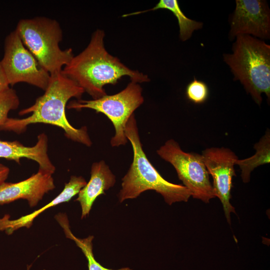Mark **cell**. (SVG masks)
Returning <instances> with one entry per match:
<instances>
[{"label":"cell","mask_w":270,"mask_h":270,"mask_svg":"<svg viewBox=\"0 0 270 270\" xmlns=\"http://www.w3.org/2000/svg\"><path fill=\"white\" fill-rule=\"evenodd\" d=\"M104 36L103 30L94 31L87 46L74 56L62 70L93 100L106 95L104 86L116 84L124 76H128L132 82L138 84L150 80L148 75L129 68L109 54L104 47Z\"/></svg>","instance_id":"obj_1"},{"label":"cell","mask_w":270,"mask_h":270,"mask_svg":"<svg viewBox=\"0 0 270 270\" xmlns=\"http://www.w3.org/2000/svg\"><path fill=\"white\" fill-rule=\"evenodd\" d=\"M44 92L32 106L19 112L20 116L31 113L30 116L22 119L8 118L0 126V130L20 134L25 131L30 124H50L63 129L68 138L88 146H91L92 142L87 128H74L68 121L66 114L68 100L72 98L80 99L84 92L83 88L61 72L50 74L49 84Z\"/></svg>","instance_id":"obj_2"},{"label":"cell","mask_w":270,"mask_h":270,"mask_svg":"<svg viewBox=\"0 0 270 270\" xmlns=\"http://www.w3.org/2000/svg\"><path fill=\"white\" fill-rule=\"evenodd\" d=\"M125 134L132 146L133 160L122 180V188L118 194L119 202L136 198L148 190L160 194L169 205L188 201L192 195L190 190L184 186L166 180L148 158L142 148L134 114L126 122Z\"/></svg>","instance_id":"obj_3"},{"label":"cell","mask_w":270,"mask_h":270,"mask_svg":"<svg viewBox=\"0 0 270 270\" xmlns=\"http://www.w3.org/2000/svg\"><path fill=\"white\" fill-rule=\"evenodd\" d=\"M236 80H239L255 102L260 105L262 94L270 98V46L250 35L236 36L233 53L224 56Z\"/></svg>","instance_id":"obj_4"},{"label":"cell","mask_w":270,"mask_h":270,"mask_svg":"<svg viewBox=\"0 0 270 270\" xmlns=\"http://www.w3.org/2000/svg\"><path fill=\"white\" fill-rule=\"evenodd\" d=\"M26 48L50 74L60 72L74 55L60 48L62 31L55 20L38 16L20 20L15 30Z\"/></svg>","instance_id":"obj_5"},{"label":"cell","mask_w":270,"mask_h":270,"mask_svg":"<svg viewBox=\"0 0 270 270\" xmlns=\"http://www.w3.org/2000/svg\"><path fill=\"white\" fill-rule=\"evenodd\" d=\"M142 91L138 83L131 81L117 94H106L96 100H72L66 107L77 110L90 108L106 116L112 123L115 130L114 135L110 139V145L118 147L124 145L128 140L125 134L126 126L134 112L144 102Z\"/></svg>","instance_id":"obj_6"},{"label":"cell","mask_w":270,"mask_h":270,"mask_svg":"<svg viewBox=\"0 0 270 270\" xmlns=\"http://www.w3.org/2000/svg\"><path fill=\"white\" fill-rule=\"evenodd\" d=\"M156 152L172 164L179 179L190 190L194 198L208 204L215 197L202 154L184 152L172 139L167 140Z\"/></svg>","instance_id":"obj_7"},{"label":"cell","mask_w":270,"mask_h":270,"mask_svg":"<svg viewBox=\"0 0 270 270\" xmlns=\"http://www.w3.org/2000/svg\"><path fill=\"white\" fill-rule=\"evenodd\" d=\"M0 64L10 86L26 82L44 90L48 86L50 74L24 46L16 30L5 38Z\"/></svg>","instance_id":"obj_8"},{"label":"cell","mask_w":270,"mask_h":270,"mask_svg":"<svg viewBox=\"0 0 270 270\" xmlns=\"http://www.w3.org/2000/svg\"><path fill=\"white\" fill-rule=\"evenodd\" d=\"M202 156L206 170L213 178L214 196L221 201L228 222L230 224V213L236 214L230 203L232 180L236 176L234 166L238 158L230 149L224 147L208 148Z\"/></svg>","instance_id":"obj_9"},{"label":"cell","mask_w":270,"mask_h":270,"mask_svg":"<svg viewBox=\"0 0 270 270\" xmlns=\"http://www.w3.org/2000/svg\"><path fill=\"white\" fill-rule=\"evenodd\" d=\"M236 4L231 21V36L252 34L269 38L270 14L267 3L261 0H236Z\"/></svg>","instance_id":"obj_10"},{"label":"cell","mask_w":270,"mask_h":270,"mask_svg":"<svg viewBox=\"0 0 270 270\" xmlns=\"http://www.w3.org/2000/svg\"><path fill=\"white\" fill-rule=\"evenodd\" d=\"M55 188L52 174L38 170L29 178L16 183L4 182L0 184V204L19 199L28 201L30 206H36L44 196Z\"/></svg>","instance_id":"obj_11"},{"label":"cell","mask_w":270,"mask_h":270,"mask_svg":"<svg viewBox=\"0 0 270 270\" xmlns=\"http://www.w3.org/2000/svg\"><path fill=\"white\" fill-rule=\"evenodd\" d=\"M116 182V176L104 160L92 164L90 180L80 191L76 200L81 206L82 218L88 215L96 198L104 194V192L112 188Z\"/></svg>","instance_id":"obj_12"},{"label":"cell","mask_w":270,"mask_h":270,"mask_svg":"<svg viewBox=\"0 0 270 270\" xmlns=\"http://www.w3.org/2000/svg\"><path fill=\"white\" fill-rule=\"evenodd\" d=\"M23 158L36 162L41 170L52 174L55 171V166L48 154V138L44 134L38 136V142L33 146H24L18 141L0 140V158L14 160L19 164Z\"/></svg>","instance_id":"obj_13"},{"label":"cell","mask_w":270,"mask_h":270,"mask_svg":"<svg viewBox=\"0 0 270 270\" xmlns=\"http://www.w3.org/2000/svg\"><path fill=\"white\" fill-rule=\"evenodd\" d=\"M86 183L83 177L72 176L69 182L65 184L62 191L50 202L40 208L16 220H11L9 215L5 214L0 218V231H4L10 235L21 228H30L34 218L39 214L50 208L70 201L78 194Z\"/></svg>","instance_id":"obj_14"},{"label":"cell","mask_w":270,"mask_h":270,"mask_svg":"<svg viewBox=\"0 0 270 270\" xmlns=\"http://www.w3.org/2000/svg\"><path fill=\"white\" fill-rule=\"evenodd\" d=\"M158 9L168 10L177 18L180 28V38L182 41L190 38L194 30H199L202 26V23L192 20L185 16L181 10L177 0H160L155 6L151 9L125 14L122 16L138 14Z\"/></svg>","instance_id":"obj_15"},{"label":"cell","mask_w":270,"mask_h":270,"mask_svg":"<svg viewBox=\"0 0 270 270\" xmlns=\"http://www.w3.org/2000/svg\"><path fill=\"white\" fill-rule=\"evenodd\" d=\"M256 154L250 158L243 160L238 159L236 164L238 165L242 171L241 176L243 182H248L251 172L256 167L270 162V134L268 130L266 134L255 144Z\"/></svg>","instance_id":"obj_16"},{"label":"cell","mask_w":270,"mask_h":270,"mask_svg":"<svg viewBox=\"0 0 270 270\" xmlns=\"http://www.w3.org/2000/svg\"><path fill=\"white\" fill-rule=\"evenodd\" d=\"M56 218L64 229L66 238L73 240L82 250L88 260V270H132L129 268H124L118 270L110 269L102 266L94 258L92 252V236L81 239L75 236L72 232L69 222L66 214H59L56 216Z\"/></svg>","instance_id":"obj_17"},{"label":"cell","mask_w":270,"mask_h":270,"mask_svg":"<svg viewBox=\"0 0 270 270\" xmlns=\"http://www.w3.org/2000/svg\"><path fill=\"white\" fill-rule=\"evenodd\" d=\"M20 104L18 97L14 90L9 88L0 93V126L8 118L11 110L16 109Z\"/></svg>","instance_id":"obj_18"},{"label":"cell","mask_w":270,"mask_h":270,"mask_svg":"<svg viewBox=\"0 0 270 270\" xmlns=\"http://www.w3.org/2000/svg\"><path fill=\"white\" fill-rule=\"evenodd\" d=\"M186 95L188 98L192 102L202 104L208 98V88L204 82L194 78L186 86Z\"/></svg>","instance_id":"obj_19"},{"label":"cell","mask_w":270,"mask_h":270,"mask_svg":"<svg viewBox=\"0 0 270 270\" xmlns=\"http://www.w3.org/2000/svg\"><path fill=\"white\" fill-rule=\"evenodd\" d=\"M10 88V84L0 64V93Z\"/></svg>","instance_id":"obj_20"},{"label":"cell","mask_w":270,"mask_h":270,"mask_svg":"<svg viewBox=\"0 0 270 270\" xmlns=\"http://www.w3.org/2000/svg\"><path fill=\"white\" fill-rule=\"evenodd\" d=\"M10 172V169L7 166L0 164V184L5 182Z\"/></svg>","instance_id":"obj_21"}]
</instances>
